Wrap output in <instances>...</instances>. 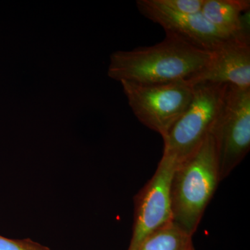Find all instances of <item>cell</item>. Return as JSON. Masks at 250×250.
Here are the masks:
<instances>
[{"label": "cell", "instance_id": "7c38bea8", "mask_svg": "<svg viewBox=\"0 0 250 250\" xmlns=\"http://www.w3.org/2000/svg\"><path fill=\"white\" fill-rule=\"evenodd\" d=\"M0 250H51L30 238L11 239L0 236Z\"/></svg>", "mask_w": 250, "mask_h": 250}, {"label": "cell", "instance_id": "7a4b0ae2", "mask_svg": "<svg viewBox=\"0 0 250 250\" xmlns=\"http://www.w3.org/2000/svg\"><path fill=\"white\" fill-rule=\"evenodd\" d=\"M220 182L215 141L210 134L174 170L170 185L172 223L193 236Z\"/></svg>", "mask_w": 250, "mask_h": 250}, {"label": "cell", "instance_id": "277c9868", "mask_svg": "<svg viewBox=\"0 0 250 250\" xmlns=\"http://www.w3.org/2000/svg\"><path fill=\"white\" fill-rule=\"evenodd\" d=\"M210 134L214 139L220 182L227 178L250 149V88L228 84Z\"/></svg>", "mask_w": 250, "mask_h": 250}, {"label": "cell", "instance_id": "30bf717a", "mask_svg": "<svg viewBox=\"0 0 250 250\" xmlns=\"http://www.w3.org/2000/svg\"><path fill=\"white\" fill-rule=\"evenodd\" d=\"M192 238L171 223L148 236L136 250H183L192 243Z\"/></svg>", "mask_w": 250, "mask_h": 250}, {"label": "cell", "instance_id": "3957f363", "mask_svg": "<svg viewBox=\"0 0 250 250\" xmlns=\"http://www.w3.org/2000/svg\"><path fill=\"white\" fill-rule=\"evenodd\" d=\"M227 85L210 82L192 85L191 104L163 139L162 157L178 166L200 149L214 126Z\"/></svg>", "mask_w": 250, "mask_h": 250}, {"label": "cell", "instance_id": "5b68a950", "mask_svg": "<svg viewBox=\"0 0 250 250\" xmlns=\"http://www.w3.org/2000/svg\"><path fill=\"white\" fill-rule=\"evenodd\" d=\"M121 83L135 116L163 139L193 99V86L187 82L159 85Z\"/></svg>", "mask_w": 250, "mask_h": 250}, {"label": "cell", "instance_id": "8992f818", "mask_svg": "<svg viewBox=\"0 0 250 250\" xmlns=\"http://www.w3.org/2000/svg\"><path fill=\"white\" fill-rule=\"evenodd\" d=\"M177 165L161 158L151 179L134 197L133 232L127 250H136L148 236L172 223L170 185Z\"/></svg>", "mask_w": 250, "mask_h": 250}, {"label": "cell", "instance_id": "8fae6325", "mask_svg": "<svg viewBox=\"0 0 250 250\" xmlns=\"http://www.w3.org/2000/svg\"><path fill=\"white\" fill-rule=\"evenodd\" d=\"M156 3L171 12L181 15L201 14L205 0H156Z\"/></svg>", "mask_w": 250, "mask_h": 250}, {"label": "cell", "instance_id": "6da1fadb", "mask_svg": "<svg viewBox=\"0 0 250 250\" xmlns=\"http://www.w3.org/2000/svg\"><path fill=\"white\" fill-rule=\"evenodd\" d=\"M211 57L212 52L166 34L155 45L113 52L108 75L120 82L141 85L188 82L207 68Z\"/></svg>", "mask_w": 250, "mask_h": 250}, {"label": "cell", "instance_id": "9c48e42d", "mask_svg": "<svg viewBox=\"0 0 250 250\" xmlns=\"http://www.w3.org/2000/svg\"><path fill=\"white\" fill-rule=\"evenodd\" d=\"M249 0H205L201 14L224 35L250 39Z\"/></svg>", "mask_w": 250, "mask_h": 250}, {"label": "cell", "instance_id": "4fadbf2b", "mask_svg": "<svg viewBox=\"0 0 250 250\" xmlns=\"http://www.w3.org/2000/svg\"><path fill=\"white\" fill-rule=\"evenodd\" d=\"M183 250H195V248H194L193 244L191 243V244L189 245L188 246H187V248H185V249H184Z\"/></svg>", "mask_w": 250, "mask_h": 250}, {"label": "cell", "instance_id": "52a82bcc", "mask_svg": "<svg viewBox=\"0 0 250 250\" xmlns=\"http://www.w3.org/2000/svg\"><path fill=\"white\" fill-rule=\"evenodd\" d=\"M136 6L145 17L159 24L166 34H172L202 50L212 52L229 39H235L220 32L202 14L181 15L171 12L156 0H138Z\"/></svg>", "mask_w": 250, "mask_h": 250}, {"label": "cell", "instance_id": "ba28073f", "mask_svg": "<svg viewBox=\"0 0 250 250\" xmlns=\"http://www.w3.org/2000/svg\"><path fill=\"white\" fill-rule=\"evenodd\" d=\"M224 83L250 88V39H231L212 52L207 68L187 83Z\"/></svg>", "mask_w": 250, "mask_h": 250}]
</instances>
